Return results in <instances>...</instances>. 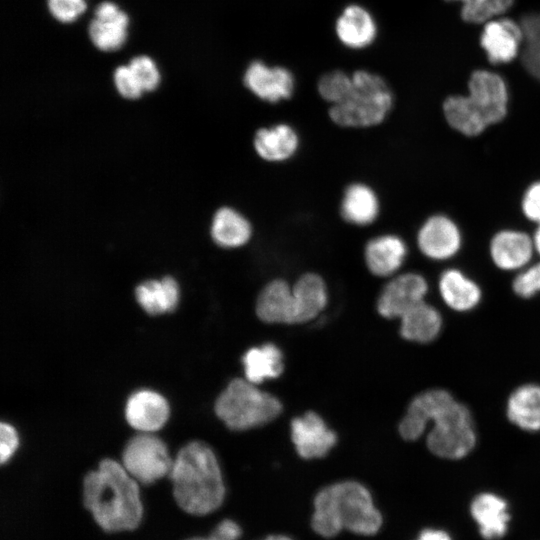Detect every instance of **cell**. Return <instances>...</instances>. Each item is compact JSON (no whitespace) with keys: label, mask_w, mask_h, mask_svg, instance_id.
<instances>
[{"label":"cell","mask_w":540,"mask_h":540,"mask_svg":"<svg viewBox=\"0 0 540 540\" xmlns=\"http://www.w3.org/2000/svg\"><path fill=\"white\" fill-rule=\"evenodd\" d=\"M83 500L95 522L107 532L133 530L142 520L138 483L115 460H102L96 470L86 475Z\"/></svg>","instance_id":"1"},{"label":"cell","mask_w":540,"mask_h":540,"mask_svg":"<svg viewBox=\"0 0 540 540\" xmlns=\"http://www.w3.org/2000/svg\"><path fill=\"white\" fill-rule=\"evenodd\" d=\"M170 477L177 504L189 514H209L224 500L219 463L212 449L203 442H190L179 451Z\"/></svg>","instance_id":"2"},{"label":"cell","mask_w":540,"mask_h":540,"mask_svg":"<svg viewBox=\"0 0 540 540\" xmlns=\"http://www.w3.org/2000/svg\"><path fill=\"white\" fill-rule=\"evenodd\" d=\"M382 525V516L365 486L342 481L320 490L314 499L312 528L330 538L347 529L360 535H373Z\"/></svg>","instance_id":"3"},{"label":"cell","mask_w":540,"mask_h":540,"mask_svg":"<svg viewBox=\"0 0 540 540\" xmlns=\"http://www.w3.org/2000/svg\"><path fill=\"white\" fill-rule=\"evenodd\" d=\"M468 89V95L448 97L443 103V113L453 129L473 137L505 118L509 97L504 79L486 70L471 75Z\"/></svg>","instance_id":"4"},{"label":"cell","mask_w":540,"mask_h":540,"mask_svg":"<svg viewBox=\"0 0 540 540\" xmlns=\"http://www.w3.org/2000/svg\"><path fill=\"white\" fill-rule=\"evenodd\" d=\"M326 304L324 280L316 273H306L293 287L283 279L266 284L258 295L256 313L267 323L299 324L314 319Z\"/></svg>","instance_id":"5"},{"label":"cell","mask_w":540,"mask_h":540,"mask_svg":"<svg viewBox=\"0 0 540 540\" xmlns=\"http://www.w3.org/2000/svg\"><path fill=\"white\" fill-rule=\"evenodd\" d=\"M393 106V94L385 80L358 70L352 75L349 91L329 109L331 120L341 127L364 128L380 124Z\"/></svg>","instance_id":"6"},{"label":"cell","mask_w":540,"mask_h":540,"mask_svg":"<svg viewBox=\"0 0 540 540\" xmlns=\"http://www.w3.org/2000/svg\"><path fill=\"white\" fill-rule=\"evenodd\" d=\"M428 422L432 426L426 436V445L434 455L458 460L475 448L477 433L472 414L450 392L433 406Z\"/></svg>","instance_id":"7"},{"label":"cell","mask_w":540,"mask_h":540,"mask_svg":"<svg viewBox=\"0 0 540 540\" xmlns=\"http://www.w3.org/2000/svg\"><path fill=\"white\" fill-rule=\"evenodd\" d=\"M282 411L278 398L236 378L218 396L215 412L231 430L252 429L274 420Z\"/></svg>","instance_id":"8"},{"label":"cell","mask_w":540,"mask_h":540,"mask_svg":"<svg viewBox=\"0 0 540 540\" xmlns=\"http://www.w3.org/2000/svg\"><path fill=\"white\" fill-rule=\"evenodd\" d=\"M129 474L143 484H151L170 473L172 460L165 443L151 434H140L127 443L122 456Z\"/></svg>","instance_id":"9"},{"label":"cell","mask_w":540,"mask_h":540,"mask_svg":"<svg viewBox=\"0 0 540 540\" xmlns=\"http://www.w3.org/2000/svg\"><path fill=\"white\" fill-rule=\"evenodd\" d=\"M427 280L418 273L400 274L383 288L377 310L385 318H400L405 312L425 300L428 292Z\"/></svg>","instance_id":"10"},{"label":"cell","mask_w":540,"mask_h":540,"mask_svg":"<svg viewBox=\"0 0 540 540\" xmlns=\"http://www.w3.org/2000/svg\"><path fill=\"white\" fill-rule=\"evenodd\" d=\"M417 245L422 254L429 259L448 260L461 248V231L451 218L436 214L429 217L420 227Z\"/></svg>","instance_id":"11"},{"label":"cell","mask_w":540,"mask_h":540,"mask_svg":"<svg viewBox=\"0 0 540 540\" xmlns=\"http://www.w3.org/2000/svg\"><path fill=\"white\" fill-rule=\"evenodd\" d=\"M291 438L297 453L304 459L324 457L337 441L336 434L312 411L292 420Z\"/></svg>","instance_id":"12"},{"label":"cell","mask_w":540,"mask_h":540,"mask_svg":"<svg viewBox=\"0 0 540 540\" xmlns=\"http://www.w3.org/2000/svg\"><path fill=\"white\" fill-rule=\"evenodd\" d=\"M243 81L254 95L270 103L290 98L294 90V78L287 69L260 61L250 63Z\"/></svg>","instance_id":"13"},{"label":"cell","mask_w":540,"mask_h":540,"mask_svg":"<svg viewBox=\"0 0 540 540\" xmlns=\"http://www.w3.org/2000/svg\"><path fill=\"white\" fill-rule=\"evenodd\" d=\"M534 252L532 237L519 230H501L489 244L494 265L504 271H521L528 266Z\"/></svg>","instance_id":"14"},{"label":"cell","mask_w":540,"mask_h":540,"mask_svg":"<svg viewBox=\"0 0 540 540\" xmlns=\"http://www.w3.org/2000/svg\"><path fill=\"white\" fill-rule=\"evenodd\" d=\"M94 19L88 27L92 43L102 51H114L127 39L129 18L112 2L100 3L94 11Z\"/></svg>","instance_id":"15"},{"label":"cell","mask_w":540,"mask_h":540,"mask_svg":"<svg viewBox=\"0 0 540 540\" xmlns=\"http://www.w3.org/2000/svg\"><path fill=\"white\" fill-rule=\"evenodd\" d=\"M125 417L134 429L150 433L164 426L169 417V405L161 394L139 390L127 400Z\"/></svg>","instance_id":"16"},{"label":"cell","mask_w":540,"mask_h":540,"mask_svg":"<svg viewBox=\"0 0 540 540\" xmlns=\"http://www.w3.org/2000/svg\"><path fill=\"white\" fill-rule=\"evenodd\" d=\"M522 33L519 26L509 19L488 22L481 34L480 43L490 62L508 63L518 54Z\"/></svg>","instance_id":"17"},{"label":"cell","mask_w":540,"mask_h":540,"mask_svg":"<svg viewBox=\"0 0 540 540\" xmlns=\"http://www.w3.org/2000/svg\"><path fill=\"white\" fill-rule=\"evenodd\" d=\"M438 290L445 305L456 312L473 310L482 298L480 286L456 268L447 269L440 275Z\"/></svg>","instance_id":"18"},{"label":"cell","mask_w":540,"mask_h":540,"mask_svg":"<svg viewBox=\"0 0 540 540\" xmlns=\"http://www.w3.org/2000/svg\"><path fill=\"white\" fill-rule=\"evenodd\" d=\"M364 256L371 273L380 277L389 276L402 266L407 256V246L399 236L381 235L367 243Z\"/></svg>","instance_id":"19"},{"label":"cell","mask_w":540,"mask_h":540,"mask_svg":"<svg viewBox=\"0 0 540 540\" xmlns=\"http://www.w3.org/2000/svg\"><path fill=\"white\" fill-rule=\"evenodd\" d=\"M506 416L523 431H540V385L527 383L514 389L507 399Z\"/></svg>","instance_id":"20"},{"label":"cell","mask_w":540,"mask_h":540,"mask_svg":"<svg viewBox=\"0 0 540 540\" xmlns=\"http://www.w3.org/2000/svg\"><path fill=\"white\" fill-rule=\"evenodd\" d=\"M253 145L256 153L264 160L281 162L291 158L298 149L296 131L287 124H277L257 130Z\"/></svg>","instance_id":"21"},{"label":"cell","mask_w":540,"mask_h":540,"mask_svg":"<svg viewBox=\"0 0 540 540\" xmlns=\"http://www.w3.org/2000/svg\"><path fill=\"white\" fill-rule=\"evenodd\" d=\"M400 334L412 342L429 343L435 340L443 328L440 312L425 300L415 305L401 317Z\"/></svg>","instance_id":"22"},{"label":"cell","mask_w":540,"mask_h":540,"mask_svg":"<svg viewBox=\"0 0 540 540\" xmlns=\"http://www.w3.org/2000/svg\"><path fill=\"white\" fill-rule=\"evenodd\" d=\"M339 40L350 48H363L371 44L377 33L375 21L370 13L358 6H347L336 21Z\"/></svg>","instance_id":"23"},{"label":"cell","mask_w":540,"mask_h":540,"mask_svg":"<svg viewBox=\"0 0 540 540\" xmlns=\"http://www.w3.org/2000/svg\"><path fill=\"white\" fill-rule=\"evenodd\" d=\"M471 512L485 538L492 540L504 535L509 516L507 504L502 498L492 493H482L473 500Z\"/></svg>","instance_id":"24"},{"label":"cell","mask_w":540,"mask_h":540,"mask_svg":"<svg viewBox=\"0 0 540 540\" xmlns=\"http://www.w3.org/2000/svg\"><path fill=\"white\" fill-rule=\"evenodd\" d=\"M251 235L250 222L238 211L222 207L215 213L211 236L219 246L224 248L243 246L250 240Z\"/></svg>","instance_id":"25"},{"label":"cell","mask_w":540,"mask_h":540,"mask_svg":"<svg viewBox=\"0 0 540 540\" xmlns=\"http://www.w3.org/2000/svg\"><path fill=\"white\" fill-rule=\"evenodd\" d=\"M379 213V201L375 192L363 183L349 185L341 202V215L355 225L372 223Z\"/></svg>","instance_id":"26"},{"label":"cell","mask_w":540,"mask_h":540,"mask_svg":"<svg viewBox=\"0 0 540 540\" xmlns=\"http://www.w3.org/2000/svg\"><path fill=\"white\" fill-rule=\"evenodd\" d=\"M135 292L138 303L151 315L173 311L179 299L177 282L170 276L160 281H145L137 286Z\"/></svg>","instance_id":"27"},{"label":"cell","mask_w":540,"mask_h":540,"mask_svg":"<svg viewBox=\"0 0 540 540\" xmlns=\"http://www.w3.org/2000/svg\"><path fill=\"white\" fill-rule=\"evenodd\" d=\"M280 349L268 343L249 349L242 358L246 378L253 384L278 377L283 371Z\"/></svg>","instance_id":"28"},{"label":"cell","mask_w":540,"mask_h":540,"mask_svg":"<svg viewBox=\"0 0 540 540\" xmlns=\"http://www.w3.org/2000/svg\"><path fill=\"white\" fill-rule=\"evenodd\" d=\"M453 1V0H448ZM456 1V0H455ZM462 2V18L467 22L480 23L505 12L513 0H457Z\"/></svg>","instance_id":"29"},{"label":"cell","mask_w":540,"mask_h":540,"mask_svg":"<svg viewBox=\"0 0 540 540\" xmlns=\"http://www.w3.org/2000/svg\"><path fill=\"white\" fill-rule=\"evenodd\" d=\"M352 76L345 72L335 70L324 74L318 82L320 96L327 102L333 104L343 99L351 87Z\"/></svg>","instance_id":"30"},{"label":"cell","mask_w":540,"mask_h":540,"mask_svg":"<svg viewBox=\"0 0 540 540\" xmlns=\"http://www.w3.org/2000/svg\"><path fill=\"white\" fill-rule=\"evenodd\" d=\"M128 66L143 91H152L157 88L160 82V74L150 57L145 55L136 56L131 59Z\"/></svg>","instance_id":"31"},{"label":"cell","mask_w":540,"mask_h":540,"mask_svg":"<svg viewBox=\"0 0 540 540\" xmlns=\"http://www.w3.org/2000/svg\"><path fill=\"white\" fill-rule=\"evenodd\" d=\"M514 293L521 298H531L540 292V262L522 269L512 283Z\"/></svg>","instance_id":"32"},{"label":"cell","mask_w":540,"mask_h":540,"mask_svg":"<svg viewBox=\"0 0 540 540\" xmlns=\"http://www.w3.org/2000/svg\"><path fill=\"white\" fill-rule=\"evenodd\" d=\"M50 14L59 22H74L85 12V0H47Z\"/></svg>","instance_id":"33"},{"label":"cell","mask_w":540,"mask_h":540,"mask_svg":"<svg viewBox=\"0 0 540 540\" xmlns=\"http://www.w3.org/2000/svg\"><path fill=\"white\" fill-rule=\"evenodd\" d=\"M114 83L118 92L128 99H136L143 92L130 67L126 65L115 69Z\"/></svg>","instance_id":"34"},{"label":"cell","mask_w":540,"mask_h":540,"mask_svg":"<svg viewBox=\"0 0 540 540\" xmlns=\"http://www.w3.org/2000/svg\"><path fill=\"white\" fill-rule=\"evenodd\" d=\"M521 208L527 219L540 223V181L527 188L522 198Z\"/></svg>","instance_id":"35"},{"label":"cell","mask_w":540,"mask_h":540,"mask_svg":"<svg viewBox=\"0 0 540 540\" xmlns=\"http://www.w3.org/2000/svg\"><path fill=\"white\" fill-rule=\"evenodd\" d=\"M0 439V458L1 463L4 464L15 453L19 438L17 431L12 425L2 422L0 425Z\"/></svg>","instance_id":"36"},{"label":"cell","mask_w":540,"mask_h":540,"mask_svg":"<svg viewBox=\"0 0 540 540\" xmlns=\"http://www.w3.org/2000/svg\"><path fill=\"white\" fill-rule=\"evenodd\" d=\"M212 536L219 540H237L241 536V528L235 521L225 519L217 525Z\"/></svg>","instance_id":"37"},{"label":"cell","mask_w":540,"mask_h":540,"mask_svg":"<svg viewBox=\"0 0 540 540\" xmlns=\"http://www.w3.org/2000/svg\"><path fill=\"white\" fill-rule=\"evenodd\" d=\"M417 540H451L449 535L441 530H424Z\"/></svg>","instance_id":"38"},{"label":"cell","mask_w":540,"mask_h":540,"mask_svg":"<svg viewBox=\"0 0 540 540\" xmlns=\"http://www.w3.org/2000/svg\"><path fill=\"white\" fill-rule=\"evenodd\" d=\"M535 252L540 255V223L538 224L534 235L532 236Z\"/></svg>","instance_id":"39"},{"label":"cell","mask_w":540,"mask_h":540,"mask_svg":"<svg viewBox=\"0 0 540 540\" xmlns=\"http://www.w3.org/2000/svg\"><path fill=\"white\" fill-rule=\"evenodd\" d=\"M264 540H292V539L284 535H270Z\"/></svg>","instance_id":"40"},{"label":"cell","mask_w":540,"mask_h":540,"mask_svg":"<svg viewBox=\"0 0 540 540\" xmlns=\"http://www.w3.org/2000/svg\"><path fill=\"white\" fill-rule=\"evenodd\" d=\"M188 540H219L215 537H213L212 535L209 537V538H191V539H188Z\"/></svg>","instance_id":"41"}]
</instances>
